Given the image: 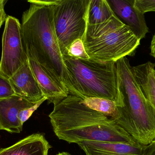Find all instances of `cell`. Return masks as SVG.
I'll list each match as a JSON object with an SVG mask.
<instances>
[{"instance_id": "26", "label": "cell", "mask_w": 155, "mask_h": 155, "mask_svg": "<svg viewBox=\"0 0 155 155\" xmlns=\"http://www.w3.org/2000/svg\"><path fill=\"white\" fill-rule=\"evenodd\" d=\"M1 130V126H0V130Z\"/></svg>"}, {"instance_id": "21", "label": "cell", "mask_w": 155, "mask_h": 155, "mask_svg": "<svg viewBox=\"0 0 155 155\" xmlns=\"http://www.w3.org/2000/svg\"><path fill=\"white\" fill-rule=\"evenodd\" d=\"M7 1L1 0L0 1V28L7 19V15L5 11L4 6Z\"/></svg>"}, {"instance_id": "6", "label": "cell", "mask_w": 155, "mask_h": 155, "mask_svg": "<svg viewBox=\"0 0 155 155\" xmlns=\"http://www.w3.org/2000/svg\"><path fill=\"white\" fill-rule=\"evenodd\" d=\"M90 0H53L54 22L61 52L67 56L71 44L83 39Z\"/></svg>"}, {"instance_id": "11", "label": "cell", "mask_w": 155, "mask_h": 155, "mask_svg": "<svg viewBox=\"0 0 155 155\" xmlns=\"http://www.w3.org/2000/svg\"><path fill=\"white\" fill-rule=\"evenodd\" d=\"M9 79L15 95L32 103H38L45 97L28 60Z\"/></svg>"}, {"instance_id": "16", "label": "cell", "mask_w": 155, "mask_h": 155, "mask_svg": "<svg viewBox=\"0 0 155 155\" xmlns=\"http://www.w3.org/2000/svg\"><path fill=\"white\" fill-rule=\"evenodd\" d=\"M83 103L88 108L97 111L114 120L117 115V108L114 101L98 97H85Z\"/></svg>"}, {"instance_id": "20", "label": "cell", "mask_w": 155, "mask_h": 155, "mask_svg": "<svg viewBox=\"0 0 155 155\" xmlns=\"http://www.w3.org/2000/svg\"><path fill=\"white\" fill-rule=\"evenodd\" d=\"M47 100V98L44 97L41 101L36 103L34 106L22 110L19 114V118L21 123L23 124L25 122H26L33 113L34 112L38 109V107L45 102Z\"/></svg>"}, {"instance_id": "19", "label": "cell", "mask_w": 155, "mask_h": 155, "mask_svg": "<svg viewBox=\"0 0 155 155\" xmlns=\"http://www.w3.org/2000/svg\"><path fill=\"white\" fill-rule=\"evenodd\" d=\"M134 5L141 13L155 12V0H135Z\"/></svg>"}, {"instance_id": "13", "label": "cell", "mask_w": 155, "mask_h": 155, "mask_svg": "<svg viewBox=\"0 0 155 155\" xmlns=\"http://www.w3.org/2000/svg\"><path fill=\"white\" fill-rule=\"evenodd\" d=\"M52 147L41 134H33L0 150V155H48Z\"/></svg>"}, {"instance_id": "23", "label": "cell", "mask_w": 155, "mask_h": 155, "mask_svg": "<svg viewBox=\"0 0 155 155\" xmlns=\"http://www.w3.org/2000/svg\"><path fill=\"white\" fill-rule=\"evenodd\" d=\"M150 49H151L150 55L155 58V33L153 36L151 41Z\"/></svg>"}, {"instance_id": "8", "label": "cell", "mask_w": 155, "mask_h": 155, "mask_svg": "<svg viewBox=\"0 0 155 155\" xmlns=\"http://www.w3.org/2000/svg\"><path fill=\"white\" fill-rule=\"evenodd\" d=\"M116 16L128 26L140 40L149 32L144 14L134 5L135 0L107 1Z\"/></svg>"}, {"instance_id": "27", "label": "cell", "mask_w": 155, "mask_h": 155, "mask_svg": "<svg viewBox=\"0 0 155 155\" xmlns=\"http://www.w3.org/2000/svg\"><path fill=\"white\" fill-rule=\"evenodd\" d=\"M0 1H1V0H0Z\"/></svg>"}, {"instance_id": "3", "label": "cell", "mask_w": 155, "mask_h": 155, "mask_svg": "<svg viewBox=\"0 0 155 155\" xmlns=\"http://www.w3.org/2000/svg\"><path fill=\"white\" fill-rule=\"evenodd\" d=\"M119 96L115 102L117 123L137 143L147 146L155 140V115L132 72L129 61L124 57L116 62Z\"/></svg>"}, {"instance_id": "18", "label": "cell", "mask_w": 155, "mask_h": 155, "mask_svg": "<svg viewBox=\"0 0 155 155\" xmlns=\"http://www.w3.org/2000/svg\"><path fill=\"white\" fill-rule=\"evenodd\" d=\"M15 95L9 79L0 74V99L9 98Z\"/></svg>"}, {"instance_id": "24", "label": "cell", "mask_w": 155, "mask_h": 155, "mask_svg": "<svg viewBox=\"0 0 155 155\" xmlns=\"http://www.w3.org/2000/svg\"><path fill=\"white\" fill-rule=\"evenodd\" d=\"M57 155H71L69 153H67V152H62V153H59L57 154Z\"/></svg>"}, {"instance_id": "25", "label": "cell", "mask_w": 155, "mask_h": 155, "mask_svg": "<svg viewBox=\"0 0 155 155\" xmlns=\"http://www.w3.org/2000/svg\"><path fill=\"white\" fill-rule=\"evenodd\" d=\"M154 76L155 78V69H154Z\"/></svg>"}, {"instance_id": "10", "label": "cell", "mask_w": 155, "mask_h": 155, "mask_svg": "<svg viewBox=\"0 0 155 155\" xmlns=\"http://www.w3.org/2000/svg\"><path fill=\"white\" fill-rule=\"evenodd\" d=\"M28 56L29 65L44 96L48 104H57L68 96L70 93L64 89L33 57Z\"/></svg>"}, {"instance_id": "7", "label": "cell", "mask_w": 155, "mask_h": 155, "mask_svg": "<svg viewBox=\"0 0 155 155\" xmlns=\"http://www.w3.org/2000/svg\"><path fill=\"white\" fill-rule=\"evenodd\" d=\"M28 60L23 42L21 23L17 18L8 15L2 38L0 74L9 79Z\"/></svg>"}, {"instance_id": "12", "label": "cell", "mask_w": 155, "mask_h": 155, "mask_svg": "<svg viewBox=\"0 0 155 155\" xmlns=\"http://www.w3.org/2000/svg\"><path fill=\"white\" fill-rule=\"evenodd\" d=\"M86 155H145L146 146L138 143H124L84 141L77 143Z\"/></svg>"}, {"instance_id": "5", "label": "cell", "mask_w": 155, "mask_h": 155, "mask_svg": "<svg viewBox=\"0 0 155 155\" xmlns=\"http://www.w3.org/2000/svg\"><path fill=\"white\" fill-rule=\"evenodd\" d=\"M74 95L83 99L98 97L117 101L119 96L116 62H100L63 56Z\"/></svg>"}, {"instance_id": "22", "label": "cell", "mask_w": 155, "mask_h": 155, "mask_svg": "<svg viewBox=\"0 0 155 155\" xmlns=\"http://www.w3.org/2000/svg\"><path fill=\"white\" fill-rule=\"evenodd\" d=\"M145 155H155V140L146 146Z\"/></svg>"}, {"instance_id": "2", "label": "cell", "mask_w": 155, "mask_h": 155, "mask_svg": "<svg viewBox=\"0 0 155 155\" xmlns=\"http://www.w3.org/2000/svg\"><path fill=\"white\" fill-rule=\"evenodd\" d=\"M22 16L23 42L27 55L33 57L70 95H74L54 30L53 0H30Z\"/></svg>"}, {"instance_id": "17", "label": "cell", "mask_w": 155, "mask_h": 155, "mask_svg": "<svg viewBox=\"0 0 155 155\" xmlns=\"http://www.w3.org/2000/svg\"><path fill=\"white\" fill-rule=\"evenodd\" d=\"M67 56L84 60L90 59L87 53L82 39H78L71 44L68 50Z\"/></svg>"}, {"instance_id": "4", "label": "cell", "mask_w": 155, "mask_h": 155, "mask_svg": "<svg viewBox=\"0 0 155 155\" xmlns=\"http://www.w3.org/2000/svg\"><path fill=\"white\" fill-rule=\"evenodd\" d=\"M82 41L91 60L116 62L134 55L141 40L114 14L102 23L87 24Z\"/></svg>"}, {"instance_id": "14", "label": "cell", "mask_w": 155, "mask_h": 155, "mask_svg": "<svg viewBox=\"0 0 155 155\" xmlns=\"http://www.w3.org/2000/svg\"><path fill=\"white\" fill-rule=\"evenodd\" d=\"M155 63H145L132 66V72L143 93L151 105L155 115Z\"/></svg>"}, {"instance_id": "1", "label": "cell", "mask_w": 155, "mask_h": 155, "mask_svg": "<svg viewBox=\"0 0 155 155\" xmlns=\"http://www.w3.org/2000/svg\"><path fill=\"white\" fill-rule=\"evenodd\" d=\"M49 117L55 135L69 143H137L115 120L88 108L75 96L69 95L54 105Z\"/></svg>"}, {"instance_id": "9", "label": "cell", "mask_w": 155, "mask_h": 155, "mask_svg": "<svg viewBox=\"0 0 155 155\" xmlns=\"http://www.w3.org/2000/svg\"><path fill=\"white\" fill-rule=\"evenodd\" d=\"M36 103H31L15 95L9 98L0 99L1 130L12 133H21L22 131L23 124L19 119V113Z\"/></svg>"}, {"instance_id": "15", "label": "cell", "mask_w": 155, "mask_h": 155, "mask_svg": "<svg viewBox=\"0 0 155 155\" xmlns=\"http://www.w3.org/2000/svg\"><path fill=\"white\" fill-rule=\"evenodd\" d=\"M114 14L106 0H90L87 13V24L102 23L108 20Z\"/></svg>"}]
</instances>
